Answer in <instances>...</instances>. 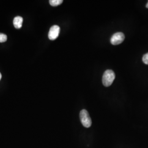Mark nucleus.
<instances>
[{
    "mask_svg": "<svg viewBox=\"0 0 148 148\" xmlns=\"http://www.w3.org/2000/svg\"><path fill=\"white\" fill-rule=\"evenodd\" d=\"M142 60H143V62L145 64H147V65H148V53L145 54H144V55L143 56Z\"/></svg>",
    "mask_w": 148,
    "mask_h": 148,
    "instance_id": "6e6552de",
    "label": "nucleus"
},
{
    "mask_svg": "<svg viewBox=\"0 0 148 148\" xmlns=\"http://www.w3.org/2000/svg\"><path fill=\"white\" fill-rule=\"evenodd\" d=\"M115 79V74L112 70H107L103 75L102 82L106 87H109L112 85Z\"/></svg>",
    "mask_w": 148,
    "mask_h": 148,
    "instance_id": "f257e3e1",
    "label": "nucleus"
},
{
    "mask_svg": "<svg viewBox=\"0 0 148 148\" xmlns=\"http://www.w3.org/2000/svg\"><path fill=\"white\" fill-rule=\"evenodd\" d=\"M146 8H148V3H147V5H146Z\"/></svg>",
    "mask_w": 148,
    "mask_h": 148,
    "instance_id": "1a4fd4ad",
    "label": "nucleus"
},
{
    "mask_svg": "<svg viewBox=\"0 0 148 148\" xmlns=\"http://www.w3.org/2000/svg\"><path fill=\"white\" fill-rule=\"evenodd\" d=\"M23 19L21 16H17L14 18L13 20V24L14 27H15L16 29H21L22 27V24H23Z\"/></svg>",
    "mask_w": 148,
    "mask_h": 148,
    "instance_id": "39448f33",
    "label": "nucleus"
},
{
    "mask_svg": "<svg viewBox=\"0 0 148 148\" xmlns=\"http://www.w3.org/2000/svg\"><path fill=\"white\" fill-rule=\"evenodd\" d=\"M79 119L82 125L86 128H89L92 125V120L88 112L83 109L79 112Z\"/></svg>",
    "mask_w": 148,
    "mask_h": 148,
    "instance_id": "f03ea898",
    "label": "nucleus"
},
{
    "mask_svg": "<svg viewBox=\"0 0 148 148\" xmlns=\"http://www.w3.org/2000/svg\"><path fill=\"white\" fill-rule=\"evenodd\" d=\"M49 2L50 5L52 6L56 7L61 5L63 2V0H50Z\"/></svg>",
    "mask_w": 148,
    "mask_h": 148,
    "instance_id": "423d86ee",
    "label": "nucleus"
},
{
    "mask_svg": "<svg viewBox=\"0 0 148 148\" xmlns=\"http://www.w3.org/2000/svg\"><path fill=\"white\" fill-rule=\"evenodd\" d=\"M7 40V35L2 34V33H0V42H5Z\"/></svg>",
    "mask_w": 148,
    "mask_h": 148,
    "instance_id": "0eeeda50",
    "label": "nucleus"
},
{
    "mask_svg": "<svg viewBox=\"0 0 148 148\" xmlns=\"http://www.w3.org/2000/svg\"><path fill=\"white\" fill-rule=\"evenodd\" d=\"M60 32V27L58 25H53L50 28L48 33V38L51 40H54L58 37Z\"/></svg>",
    "mask_w": 148,
    "mask_h": 148,
    "instance_id": "20e7f679",
    "label": "nucleus"
},
{
    "mask_svg": "<svg viewBox=\"0 0 148 148\" xmlns=\"http://www.w3.org/2000/svg\"><path fill=\"white\" fill-rule=\"evenodd\" d=\"M1 77H2V75H1V74L0 73V80L1 79Z\"/></svg>",
    "mask_w": 148,
    "mask_h": 148,
    "instance_id": "9d476101",
    "label": "nucleus"
},
{
    "mask_svg": "<svg viewBox=\"0 0 148 148\" xmlns=\"http://www.w3.org/2000/svg\"><path fill=\"white\" fill-rule=\"evenodd\" d=\"M125 40V35L121 32L115 33L110 38V42L113 45H118L123 42Z\"/></svg>",
    "mask_w": 148,
    "mask_h": 148,
    "instance_id": "7ed1b4c3",
    "label": "nucleus"
}]
</instances>
